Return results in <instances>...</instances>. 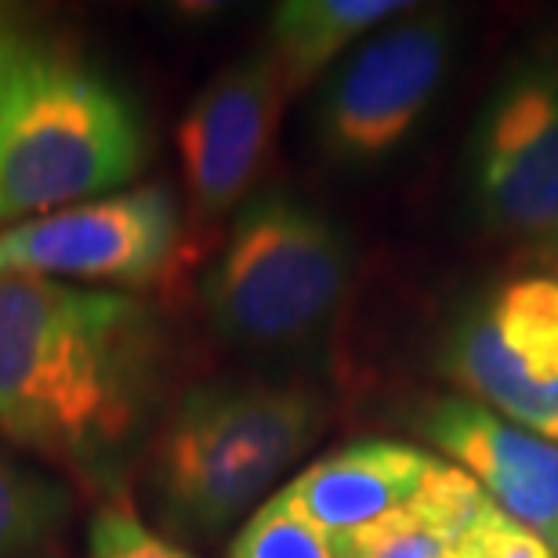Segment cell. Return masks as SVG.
I'll use <instances>...</instances> for the list:
<instances>
[{
	"label": "cell",
	"mask_w": 558,
	"mask_h": 558,
	"mask_svg": "<svg viewBox=\"0 0 558 558\" xmlns=\"http://www.w3.org/2000/svg\"><path fill=\"white\" fill-rule=\"evenodd\" d=\"M167 330L142 298L0 276V435L113 489L163 403Z\"/></svg>",
	"instance_id": "cell-1"
},
{
	"label": "cell",
	"mask_w": 558,
	"mask_h": 558,
	"mask_svg": "<svg viewBox=\"0 0 558 558\" xmlns=\"http://www.w3.org/2000/svg\"><path fill=\"white\" fill-rule=\"evenodd\" d=\"M145 156L138 102L84 51L29 22L0 33V226L120 193Z\"/></svg>",
	"instance_id": "cell-2"
},
{
	"label": "cell",
	"mask_w": 558,
	"mask_h": 558,
	"mask_svg": "<svg viewBox=\"0 0 558 558\" xmlns=\"http://www.w3.org/2000/svg\"><path fill=\"white\" fill-rule=\"evenodd\" d=\"M327 399L305 385L210 381L185 388L153 428L149 489L171 533L210 541L251 508L327 428Z\"/></svg>",
	"instance_id": "cell-3"
},
{
	"label": "cell",
	"mask_w": 558,
	"mask_h": 558,
	"mask_svg": "<svg viewBox=\"0 0 558 558\" xmlns=\"http://www.w3.org/2000/svg\"><path fill=\"white\" fill-rule=\"evenodd\" d=\"M352 287V247L333 218L287 189L236 210L204 276V305L232 344L283 352L319 341Z\"/></svg>",
	"instance_id": "cell-4"
},
{
	"label": "cell",
	"mask_w": 558,
	"mask_h": 558,
	"mask_svg": "<svg viewBox=\"0 0 558 558\" xmlns=\"http://www.w3.org/2000/svg\"><path fill=\"white\" fill-rule=\"evenodd\" d=\"M453 48V19L442 8H410L363 37L319 95V153L355 171L403 149L450 73Z\"/></svg>",
	"instance_id": "cell-5"
},
{
	"label": "cell",
	"mask_w": 558,
	"mask_h": 558,
	"mask_svg": "<svg viewBox=\"0 0 558 558\" xmlns=\"http://www.w3.org/2000/svg\"><path fill=\"white\" fill-rule=\"evenodd\" d=\"M468 196L494 236L558 240V54H526L489 92L468 138Z\"/></svg>",
	"instance_id": "cell-6"
},
{
	"label": "cell",
	"mask_w": 558,
	"mask_h": 558,
	"mask_svg": "<svg viewBox=\"0 0 558 558\" xmlns=\"http://www.w3.org/2000/svg\"><path fill=\"white\" fill-rule=\"evenodd\" d=\"M178 243L182 215L171 189H120L0 229V276L145 287L167 272Z\"/></svg>",
	"instance_id": "cell-7"
},
{
	"label": "cell",
	"mask_w": 558,
	"mask_h": 558,
	"mask_svg": "<svg viewBox=\"0 0 558 558\" xmlns=\"http://www.w3.org/2000/svg\"><path fill=\"white\" fill-rule=\"evenodd\" d=\"M283 84L269 48L221 65L189 102L178 124V153L189 207L199 226H215L251 199L276 138Z\"/></svg>",
	"instance_id": "cell-8"
},
{
	"label": "cell",
	"mask_w": 558,
	"mask_h": 558,
	"mask_svg": "<svg viewBox=\"0 0 558 558\" xmlns=\"http://www.w3.org/2000/svg\"><path fill=\"white\" fill-rule=\"evenodd\" d=\"M421 432L461 461L505 515L558 548V442L453 396L424 410Z\"/></svg>",
	"instance_id": "cell-9"
},
{
	"label": "cell",
	"mask_w": 558,
	"mask_h": 558,
	"mask_svg": "<svg viewBox=\"0 0 558 558\" xmlns=\"http://www.w3.org/2000/svg\"><path fill=\"white\" fill-rule=\"evenodd\" d=\"M435 464L432 453L392 439H366L344 450L319 457L298 478H290L283 494L294 508L312 519L323 533L371 526V522L403 511Z\"/></svg>",
	"instance_id": "cell-10"
},
{
	"label": "cell",
	"mask_w": 558,
	"mask_h": 558,
	"mask_svg": "<svg viewBox=\"0 0 558 558\" xmlns=\"http://www.w3.org/2000/svg\"><path fill=\"white\" fill-rule=\"evenodd\" d=\"M439 366L457 388L475 396V403L486 410L494 407V414L511 417L519 428L558 442V381H533L522 371L515 355L500 344L497 330L489 327L483 305L464 308L450 323Z\"/></svg>",
	"instance_id": "cell-11"
},
{
	"label": "cell",
	"mask_w": 558,
	"mask_h": 558,
	"mask_svg": "<svg viewBox=\"0 0 558 558\" xmlns=\"http://www.w3.org/2000/svg\"><path fill=\"white\" fill-rule=\"evenodd\" d=\"M414 4L403 0H283L269 19V54L287 95L305 92L344 51Z\"/></svg>",
	"instance_id": "cell-12"
},
{
	"label": "cell",
	"mask_w": 558,
	"mask_h": 558,
	"mask_svg": "<svg viewBox=\"0 0 558 558\" xmlns=\"http://www.w3.org/2000/svg\"><path fill=\"white\" fill-rule=\"evenodd\" d=\"M500 344L533 381H558V279L511 276L478 301Z\"/></svg>",
	"instance_id": "cell-13"
},
{
	"label": "cell",
	"mask_w": 558,
	"mask_h": 558,
	"mask_svg": "<svg viewBox=\"0 0 558 558\" xmlns=\"http://www.w3.org/2000/svg\"><path fill=\"white\" fill-rule=\"evenodd\" d=\"M70 511L65 486L0 457V558H19L44 544Z\"/></svg>",
	"instance_id": "cell-14"
},
{
	"label": "cell",
	"mask_w": 558,
	"mask_h": 558,
	"mask_svg": "<svg viewBox=\"0 0 558 558\" xmlns=\"http://www.w3.org/2000/svg\"><path fill=\"white\" fill-rule=\"evenodd\" d=\"M229 558H338L330 533L305 519L283 489L265 500L232 537Z\"/></svg>",
	"instance_id": "cell-15"
},
{
	"label": "cell",
	"mask_w": 558,
	"mask_h": 558,
	"mask_svg": "<svg viewBox=\"0 0 558 558\" xmlns=\"http://www.w3.org/2000/svg\"><path fill=\"white\" fill-rule=\"evenodd\" d=\"M489 508H494V500H489L486 489L478 486L464 468L446 464L439 457H435L432 472L421 483L414 500L407 505L410 515H414L428 533H435L439 541L450 544V548L486 515Z\"/></svg>",
	"instance_id": "cell-16"
},
{
	"label": "cell",
	"mask_w": 558,
	"mask_h": 558,
	"mask_svg": "<svg viewBox=\"0 0 558 558\" xmlns=\"http://www.w3.org/2000/svg\"><path fill=\"white\" fill-rule=\"evenodd\" d=\"M330 541L338 558H457L450 544L424 530L407 508Z\"/></svg>",
	"instance_id": "cell-17"
},
{
	"label": "cell",
	"mask_w": 558,
	"mask_h": 558,
	"mask_svg": "<svg viewBox=\"0 0 558 558\" xmlns=\"http://www.w3.org/2000/svg\"><path fill=\"white\" fill-rule=\"evenodd\" d=\"M92 558H193L174 541L160 537L128 508H102L92 522V537H87Z\"/></svg>",
	"instance_id": "cell-18"
},
{
	"label": "cell",
	"mask_w": 558,
	"mask_h": 558,
	"mask_svg": "<svg viewBox=\"0 0 558 558\" xmlns=\"http://www.w3.org/2000/svg\"><path fill=\"white\" fill-rule=\"evenodd\" d=\"M457 558H555V548L497 505L453 544Z\"/></svg>",
	"instance_id": "cell-19"
},
{
	"label": "cell",
	"mask_w": 558,
	"mask_h": 558,
	"mask_svg": "<svg viewBox=\"0 0 558 558\" xmlns=\"http://www.w3.org/2000/svg\"><path fill=\"white\" fill-rule=\"evenodd\" d=\"M533 258H537L544 269H548V276L551 279H558V240H551V243H544V247H537L533 251Z\"/></svg>",
	"instance_id": "cell-20"
},
{
	"label": "cell",
	"mask_w": 558,
	"mask_h": 558,
	"mask_svg": "<svg viewBox=\"0 0 558 558\" xmlns=\"http://www.w3.org/2000/svg\"><path fill=\"white\" fill-rule=\"evenodd\" d=\"M22 22H26V11L15 8V4H0V33L22 26Z\"/></svg>",
	"instance_id": "cell-21"
}]
</instances>
